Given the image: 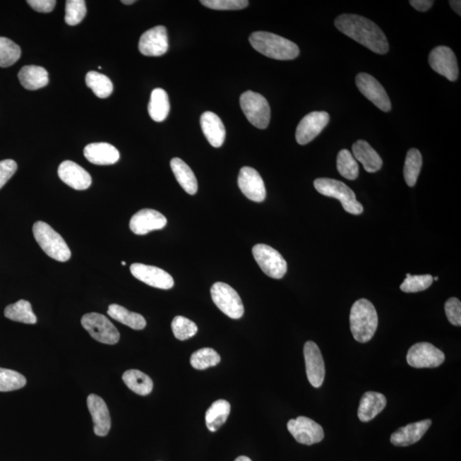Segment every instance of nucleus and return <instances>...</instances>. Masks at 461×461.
I'll return each instance as SVG.
<instances>
[{
  "label": "nucleus",
  "instance_id": "obj_36",
  "mask_svg": "<svg viewBox=\"0 0 461 461\" xmlns=\"http://www.w3.org/2000/svg\"><path fill=\"white\" fill-rule=\"evenodd\" d=\"M337 168L342 177L354 181L358 178L359 165L349 150H342L337 155Z\"/></svg>",
  "mask_w": 461,
  "mask_h": 461
},
{
  "label": "nucleus",
  "instance_id": "obj_50",
  "mask_svg": "<svg viewBox=\"0 0 461 461\" xmlns=\"http://www.w3.org/2000/svg\"><path fill=\"white\" fill-rule=\"evenodd\" d=\"M134 0H122L121 3L125 4V5H132V4L136 3Z\"/></svg>",
  "mask_w": 461,
  "mask_h": 461
},
{
  "label": "nucleus",
  "instance_id": "obj_27",
  "mask_svg": "<svg viewBox=\"0 0 461 461\" xmlns=\"http://www.w3.org/2000/svg\"><path fill=\"white\" fill-rule=\"evenodd\" d=\"M18 79L23 87L30 91L43 88L49 83L47 69L35 65L23 67L19 71Z\"/></svg>",
  "mask_w": 461,
  "mask_h": 461
},
{
  "label": "nucleus",
  "instance_id": "obj_13",
  "mask_svg": "<svg viewBox=\"0 0 461 461\" xmlns=\"http://www.w3.org/2000/svg\"><path fill=\"white\" fill-rule=\"evenodd\" d=\"M428 61L434 71L446 77L448 80L455 81L458 79V63L454 52L450 47L441 46L434 48Z\"/></svg>",
  "mask_w": 461,
  "mask_h": 461
},
{
  "label": "nucleus",
  "instance_id": "obj_28",
  "mask_svg": "<svg viewBox=\"0 0 461 461\" xmlns=\"http://www.w3.org/2000/svg\"><path fill=\"white\" fill-rule=\"evenodd\" d=\"M170 166L175 178L182 188L190 195L197 193L198 188L197 178L190 167L181 159L177 157L171 160Z\"/></svg>",
  "mask_w": 461,
  "mask_h": 461
},
{
  "label": "nucleus",
  "instance_id": "obj_2",
  "mask_svg": "<svg viewBox=\"0 0 461 461\" xmlns=\"http://www.w3.org/2000/svg\"><path fill=\"white\" fill-rule=\"evenodd\" d=\"M250 42L261 54L276 60H293L300 52L299 47L291 40L268 32H253Z\"/></svg>",
  "mask_w": 461,
  "mask_h": 461
},
{
  "label": "nucleus",
  "instance_id": "obj_37",
  "mask_svg": "<svg viewBox=\"0 0 461 461\" xmlns=\"http://www.w3.org/2000/svg\"><path fill=\"white\" fill-rule=\"evenodd\" d=\"M21 48L6 37H0V67L8 68L21 58Z\"/></svg>",
  "mask_w": 461,
  "mask_h": 461
},
{
  "label": "nucleus",
  "instance_id": "obj_15",
  "mask_svg": "<svg viewBox=\"0 0 461 461\" xmlns=\"http://www.w3.org/2000/svg\"><path fill=\"white\" fill-rule=\"evenodd\" d=\"M138 50L147 56H160L169 50V37L166 28L157 26L147 30L140 37Z\"/></svg>",
  "mask_w": 461,
  "mask_h": 461
},
{
  "label": "nucleus",
  "instance_id": "obj_19",
  "mask_svg": "<svg viewBox=\"0 0 461 461\" xmlns=\"http://www.w3.org/2000/svg\"><path fill=\"white\" fill-rule=\"evenodd\" d=\"M167 225L164 215L155 210H141L130 220V229L137 235H145L150 232L162 229Z\"/></svg>",
  "mask_w": 461,
  "mask_h": 461
},
{
  "label": "nucleus",
  "instance_id": "obj_3",
  "mask_svg": "<svg viewBox=\"0 0 461 461\" xmlns=\"http://www.w3.org/2000/svg\"><path fill=\"white\" fill-rule=\"evenodd\" d=\"M349 321L350 330L354 340L362 344L369 342L378 328L376 309L369 300H358L350 310Z\"/></svg>",
  "mask_w": 461,
  "mask_h": 461
},
{
  "label": "nucleus",
  "instance_id": "obj_10",
  "mask_svg": "<svg viewBox=\"0 0 461 461\" xmlns=\"http://www.w3.org/2000/svg\"><path fill=\"white\" fill-rule=\"evenodd\" d=\"M409 365L415 369H434L445 361L442 350L436 348L430 342H418L411 347L407 354Z\"/></svg>",
  "mask_w": 461,
  "mask_h": 461
},
{
  "label": "nucleus",
  "instance_id": "obj_18",
  "mask_svg": "<svg viewBox=\"0 0 461 461\" xmlns=\"http://www.w3.org/2000/svg\"><path fill=\"white\" fill-rule=\"evenodd\" d=\"M239 186L246 198L256 203H262L266 198V187L262 177L251 167H244L240 170Z\"/></svg>",
  "mask_w": 461,
  "mask_h": 461
},
{
  "label": "nucleus",
  "instance_id": "obj_34",
  "mask_svg": "<svg viewBox=\"0 0 461 461\" xmlns=\"http://www.w3.org/2000/svg\"><path fill=\"white\" fill-rule=\"evenodd\" d=\"M85 83L100 99H107L112 95L113 83L109 77L100 72L90 71L85 76Z\"/></svg>",
  "mask_w": 461,
  "mask_h": 461
},
{
  "label": "nucleus",
  "instance_id": "obj_45",
  "mask_svg": "<svg viewBox=\"0 0 461 461\" xmlns=\"http://www.w3.org/2000/svg\"><path fill=\"white\" fill-rule=\"evenodd\" d=\"M18 170V164L14 160L7 159V160L0 161V189L13 176Z\"/></svg>",
  "mask_w": 461,
  "mask_h": 461
},
{
  "label": "nucleus",
  "instance_id": "obj_21",
  "mask_svg": "<svg viewBox=\"0 0 461 461\" xmlns=\"http://www.w3.org/2000/svg\"><path fill=\"white\" fill-rule=\"evenodd\" d=\"M88 407L95 423V433L100 436L107 435L112 427V419L104 400L99 395L91 394L88 397Z\"/></svg>",
  "mask_w": 461,
  "mask_h": 461
},
{
  "label": "nucleus",
  "instance_id": "obj_48",
  "mask_svg": "<svg viewBox=\"0 0 461 461\" xmlns=\"http://www.w3.org/2000/svg\"><path fill=\"white\" fill-rule=\"evenodd\" d=\"M450 6L452 8L453 11H455V13L458 14L459 16L461 15V2L460 0H452V1H450Z\"/></svg>",
  "mask_w": 461,
  "mask_h": 461
},
{
  "label": "nucleus",
  "instance_id": "obj_25",
  "mask_svg": "<svg viewBox=\"0 0 461 461\" xmlns=\"http://www.w3.org/2000/svg\"><path fill=\"white\" fill-rule=\"evenodd\" d=\"M387 400L381 393L369 391L362 395L358 409V417L362 422H369L381 413Z\"/></svg>",
  "mask_w": 461,
  "mask_h": 461
},
{
  "label": "nucleus",
  "instance_id": "obj_1",
  "mask_svg": "<svg viewBox=\"0 0 461 461\" xmlns=\"http://www.w3.org/2000/svg\"><path fill=\"white\" fill-rule=\"evenodd\" d=\"M334 23L342 34L377 54H386L389 52V42L385 32L376 23L364 16L342 14L337 16Z\"/></svg>",
  "mask_w": 461,
  "mask_h": 461
},
{
  "label": "nucleus",
  "instance_id": "obj_24",
  "mask_svg": "<svg viewBox=\"0 0 461 461\" xmlns=\"http://www.w3.org/2000/svg\"><path fill=\"white\" fill-rule=\"evenodd\" d=\"M203 134L210 144L219 148L226 138V129L223 122L216 114L206 112L200 119Z\"/></svg>",
  "mask_w": 461,
  "mask_h": 461
},
{
  "label": "nucleus",
  "instance_id": "obj_43",
  "mask_svg": "<svg viewBox=\"0 0 461 461\" xmlns=\"http://www.w3.org/2000/svg\"><path fill=\"white\" fill-rule=\"evenodd\" d=\"M203 6L218 11L242 10L249 5L247 0H202Z\"/></svg>",
  "mask_w": 461,
  "mask_h": 461
},
{
  "label": "nucleus",
  "instance_id": "obj_7",
  "mask_svg": "<svg viewBox=\"0 0 461 461\" xmlns=\"http://www.w3.org/2000/svg\"><path fill=\"white\" fill-rule=\"evenodd\" d=\"M210 293L215 304L231 319L238 320L244 316L243 301L238 292L229 285L215 283L211 287Z\"/></svg>",
  "mask_w": 461,
  "mask_h": 461
},
{
  "label": "nucleus",
  "instance_id": "obj_12",
  "mask_svg": "<svg viewBox=\"0 0 461 461\" xmlns=\"http://www.w3.org/2000/svg\"><path fill=\"white\" fill-rule=\"evenodd\" d=\"M287 428L297 442L304 445H313L324 439L323 428L313 419L304 416L289 420Z\"/></svg>",
  "mask_w": 461,
  "mask_h": 461
},
{
  "label": "nucleus",
  "instance_id": "obj_23",
  "mask_svg": "<svg viewBox=\"0 0 461 461\" xmlns=\"http://www.w3.org/2000/svg\"><path fill=\"white\" fill-rule=\"evenodd\" d=\"M84 156L95 165L115 164L120 159V152L108 143H92L85 147Z\"/></svg>",
  "mask_w": 461,
  "mask_h": 461
},
{
  "label": "nucleus",
  "instance_id": "obj_31",
  "mask_svg": "<svg viewBox=\"0 0 461 461\" xmlns=\"http://www.w3.org/2000/svg\"><path fill=\"white\" fill-rule=\"evenodd\" d=\"M122 381L128 388L140 395H147L152 393L153 382L148 375L140 371L132 369L122 375Z\"/></svg>",
  "mask_w": 461,
  "mask_h": 461
},
{
  "label": "nucleus",
  "instance_id": "obj_47",
  "mask_svg": "<svg viewBox=\"0 0 461 461\" xmlns=\"http://www.w3.org/2000/svg\"><path fill=\"white\" fill-rule=\"evenodd\" d=\"M409 3L415 10L426 12L433 6L434 1H432V0L431 1V0H411Z\"/></svg>",
  "mask_w": 461,
  "mask_h": 461
},
{
  "label": "nucleus",
  "instance_id": "obj_49",
  "mask_svg": "<svg viewBox=\"0 0 461 461\" xmlns=\"http://www.w3.org/2000/svg\"><path fill=\"white\" fill-rule=\"evenodd\" d=\"M235 461H252L249 457L247 456H239L238 458L235 460Z\"/></svg>",
  "mask_w": 461,
  "mask_h": 461
},
{
  "label": "nucleus",
  "instance_id": "obj_41",
  "mask_svg": "<svg viewBox=\"0 0 461 461\" xmlns=\"http://www.w3.org/2000/svg\"><path fill=\"white\" fill-rule=\"evenodd\" d=\"M433 280V277L429 275H411L410 273H407V278L400 288L406 293L419 292L429 288Z\"/></svg>",
  "mask_w": 461,
  "mask_h": 461
},
{
  "label": "nucleus",
  "instance_id": "obj_14",
  "mask_svg": "<svg viewBox=\"0 0 461 461\" xmlns=\"http://www.w3.org/2000/svg\"><path fill=\"white\" fill-rule=\"evenodd\" d=\"M328 112H313L308 114L299 122L296 131V140L299 145H304L315 140L329 124Z\"/></svg>",
  "mask_w": 461,
  "mask_h": 461
},
{
  "label": "nucleus",
  "instance_id": "obj_6",
  "mask_svg": "<svg viewBox=\"0 0 461 461\" xmlns=\"http://www.w3.org/2000/svg\"><path fill=\"white\" fill-rule=\"evenodd\" d=\"M240 106L249 121L259 129L268 128L271 118L268 102L259 93L247 91L240 97Z\"/></svg>",
  "mask_w": 461,
  "mask_h": 461
},
{
  "label": "nucleus",
  "instance_id": "obj_9",
  "mask_svg": "<svg viewBox=\"0 0 461 461\" xmlns=\"http://www.w3.org/2000/svg\"><path fill=\"white\" fill-rule=\"evenodd\" d=\"M81 325L97 342L113 345L120 340V333L116 326L101 313H85L81 319Z\"/></svg>",
  "mask_w": 461,
  "mask_h": 461
},
{
  "label": "nucleus",
  "instance_id": "obj_30",
  "mask_svg": "<svg viewBox=\"0 0 461 461\" xmlns=\"http://www.w3.org/2000/svg\"><path fill=\"white\" fill-rule=\"evenodd\" d=\"M231 412L230 403L225 400H218L206 412L205 421L208 429L217 431L226 423Z\"/></svg>",
  "mask_w": 461,
  "mask_h": 461
},
{
  "label": "nucleus",
  "instance_id": "obj_39",
  "mask_svg": "<svg viewBox=\"0 0 461 461\" xmlns=\"http://www.w3.org/2000/svg\"><path fill=\"white\" fill-rule=\"evenodd\" d=\"M26 378L16 371L0 367V391L7 393L23 388L26 385Z\"/></svg>",
  "mask_w": 461,
  "mask_h": 461
},
{
  "label": "nucleus",
  "instance_id": "obj_16",
  "mask_svg": "<svg viewBox=\"0 0 461 461\" xmlns=\"http://www.w3.org/2000/svg\"><path fill=\"white\" fill-rule=\"evenodd\" d=\"M132 275L143 283L155 288L169 289L174 287L172 276L162 269L142 263H133L130 267Z\"/></svg>",
  "mask_w": 461,
  "mask_h": 461
},
{
  "label": "nucleus",
  "instance_id": "obj_46",
  "mask_svg": "<svg viewBox=\"0 0 461 461\" xmlns=\"http://www.w3.org/2000/svg\"><path fill=\"white\" fill-rule=\"evenodd\" d=\"M32 9L42 13H50L56 6L55 0H28L27 1Z\"/></svg>",
  "mask_w": 461,
  "mask_h": 461
},
{
  "label": "nucleus",
  "instance_id": "obj_32",
  "mask_svg": "<svg viewBox=\"0 0 461 461\" xmlns=\"http://www.w3.org/2000/svg\"><path fill=\"white\" fill-rule=\"evenodd\" d=\"M108 315L112 319L121 322V324L129 326L134 330H142L145 328L146 321L140 313L129 311L118 304L109 306Z\"/></svg>",
  "mask_w": 461,
  "mask_h": 461
},
{
  "label": "nucleus",
  "instance_id": "obj_5",
  "mask_svg": "<svg viewBox=\"0 0 461 461\" xmlns=\"http://www.w3.org/2000/svg\"><path fill=\"white\" fill-rule=\"evenodd\" d=\"M313 186L321 195L340 200L345 210L348 213L356 215L363 213L364 209L361 203L357 201L356 194L345 183L337 179L320 178L316 179Z\"/></svg>",
  "mask_w": 461,
  "mask_h": 461
},
{
  "label": "nucleus",
  "instance_id": "obj_22",
  "mask_svg": "<svg viewBox=\"0 0 461 461\" xmlns=\"http://www.w3.org/2000/svg\"><path fill=\"white\" fill-rule=\"evenodd\" d=\"M431 426V419L409 424V425L400 428L397 431H395L391 435L390 442L393 445L397 447L413 445L423 438Z\"/></svg>",
  "mask_w": 461,
  "mask_h": 461
},
{
  "label": "nucleus",
  "instance_id": "obj_42",
  "mask_svg": "<svg viewBox=\"0 0 461 461\" xmlns=\"http://www.w3.org/2000/svg\"><path fill=\"white\" fill-rule=\"evenodd\" d=\"M65 11V22L69 26H76L83 22L87 15L85 2L84 0H68Z\"/></svg>",
  "mask_w": 461,
  "mask_h": 461
},
{
  "label": "nucleus",
  "instance_id": "obj_11",
  "mask_svg": "<svg viewBox=\"0 0 461 461\" xmlns=\"http://www.w3.org/2000/svg\"><path fill=\"white\" fill-rule=\"evenodd\" d=\"M356 83L361 95L372 102L376 107L383 112H390L391 103L389 96L385 89L373 76L366 73H358Z\"/></svg>",
  "mask_w": 461,
  "mask_h": 461
},
{
  "label": "nucleus",
  "instance_id": "obj_35",
  "mask_svg": "<svg viewBox=\"0 0 461 461\" xmlns=\"http://www.w3.org/2000/svg\"><path fill=\"white\" fill-rule=\"evenodd\" d=\"M422 167V155L415 148L407 152L403 174L407 186H414L418 181L420 170Z\"/></svg>",
  "mask_w": 461,
  "mask_h": 461
},
{
  "label": "nucleus",
  "instance_id": "obj_29",
  "mask_svg": "<svg viewBox=\"0 0 461 461\" xmlns=\"http://www.w3.org/2000/svg\"><path fill=\"white\" fill-rule=\"evenodd\" d=\"M170 104L168 93L162 88L154 89L150 95L148 112L152 119L161 122L169 116Z\"/></svg>",
  "mask_w": 461,
  "mask_h": 461
},
{
  "label": "nucleus",
  "instance_id": "obj_38",
  "mask_svg": "<svg viewBox=\"0 0 461 461\" xmlns=\"http://www.w3.org/2000/svg\"><path fill=\"white\" fill-rule=\"evenodd\" d=\"M220 361V354L211 348H203L191 354V365L195 369L205 370L215 366Z\"/></svg>",
  "mask_w": 461,
  "mask_h": 461
},
{
  "label": "nucleus",
  "instance_id": "obj_51",
  "mask_svg": "<svg viewBox=\"0 0 461 461\" xmlns=\"http://www.w3.org/2000/svg\"><path fill=\"white\" fill-rule=\"evenodd\" d=\"M121 264H122V266H126V263L125 262H122Z\"/></svg>",
  "mask_w": 461,
  "mask_h": 461
},
{
  "label": "nucleus",
  "instance_id": "obj_20",
  "mask_svg": "<svg viewBox=\"0 0 461 461\" xmlns=\"http://www.w3.org/2000/svg\"><path fill=\"white\" fill-rule=\"evenodd\" d=\"M58 174L61 181L73 189L87 190L92 185L91 175L75 162L64 161L61 163Z\"/></svg>",
  "mask_w": 461,
  "mask_h": 461
},
{
  "label": "nucleus",
  "instance_id": "obj_26",
  "mask_svg": "<svg viewBox=\"0 0 461 461\" xmlns=\"http://www.w3.org/2000/svg\"><path fill=\"white\" fill-rule=\"evenodd\" d=\"M353 157L362 163L366 172L376 173L381 170L383 161L372 146L365 140H358L352 146Z\"/></svg>",
  "mask_w": 461,
  "mask_h": 461
},
{
  "label": "nucleus",
  "instance_id": "obj_4",
  "mask_svg": "<svg viewBox=\"0 0 461 461\" xmlns=\"http://www.w3.org/2000/svg\"><path fill=\"white\" fill-rule=\"evenodd\" d=\"M35 239L40 248L51 258L59 262H67L71 257V251L68 244L47 223L37 222L32 227Z\"/></svg>",
  "mask_w": 461,
  "mask_h": 461
},
{
  "label": "nucleus",
  "instance_id": "obj_44",
  "mask_svg": "<svg viewBox=\"0 0 461 461\" xmlns=\"http://www.w3.org/2000/svg\"><path fill=\"white\" fill-rule=\"evenodd\" d=\"M445 312L448 321L452 325L460 326L461 325V304L455 297H451L445 304Z\"/></svg>",
  "mask_w": 461,
  "mask_h": 461
},
{
  "label": "nucleus",
  "instance_id": "obj_33",
  "mask_svg": "<svg viewBox=\"0 0 461 461\" xmlns=\"http://www.w3.org/2000/svg\"><path fill=\"white\" fill-rule=\"evenodd\" d=\"M5 316L11 321L25 324H35L37 322L31 304L26 300H20L18 303L7 306Z\"/></svg>",
  "mask_w": 461,
  "mask_h": 461
},
{
  "label": "nucleus",
  "instance_id": "obj_8",
  "mask_svg": "<svg viewBox=\"0 0 461 461\" xmlns=\"http://www.w3.org/2000/svg\"><path fill=\"white\" fill-rule=\"evenodd\" d=\"M253 256L265 275L272 279H282L287 272V263L279 251L267 244H256L252 249Z\"/></svg>",
  "mask_w": 461,
  "mask_h": 461
},
{
  "label": "nucleus",
  "instance_id": "obj_40",
  "mask_svg": "<svg viewBox=\"0 0 461 461\" xmlns=\"http://www.w3.org/2000/svg\"><path fill=\"white\" fill-rule=\"evenodd\" d=\"M174 335L177 340L185 341L197 334L198 328L193 321L186 317L176 316L172 322Z\"/></svg>",
  "mask_w": 461,
  "mask_h": 461
},
{
  "label": "nucleus",
  "instance_id": "obj_17",
  "mask_svg": "<svg viewBox=\"0 0 461 461\" xmlns=\"http://www.w3.org/2000/svg\"><path fill=\"white\" fill-rule=\"evenodd\" d=\"M304 352L309 381L315 388H320L323 385L325 367L319 347L316 342L309 341L304 345Z\"/></svg>",
  "mask_w": 461,
  "mask_h": 461
}]
</instances>
